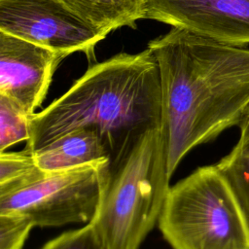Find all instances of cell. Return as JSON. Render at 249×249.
Returning <instances> with one entry per match:
<instances>
[{
    "mask_svg": "<svg viewBox=\"0 0 249 249\" xmlns=\"http://www.w3.org/2000/svg\"><path fill=\"white\" fill-rule=\"evenodd\" d=\"M46 173L31 154L24 151L0 153V196L22 189Z\"/></svg>",
    "mask_w": 249,
    "mask_h": 249,
    "instance_id": "cell-11",
    "label": "cell"
},
{
    "mask_svg": "<svg viewBox=\"0 0 249 249\" xmlns=\"http://www.w3.org/2000/svg\"><path fill=\"white\" fill-rule=\"evenodd\" d=\"M160 128L147 131L111 176L90 222L104 249H138L159 222L169 180Z\"/></svg>",
    "mask_w": 249,
    "mask_h": 249,
    "instance_id": "cell-3",
    "label": "cell"
},
{
    "mask_svg": "<svg viewBox=\"0 0 249 249\" xmlns=\"http://www.w3.org/2000/svg\"><path fill=\"white\" fill-rule=\"evenodd\" d=\"M159 228L173 249H249V224L215 164L169 188Z\"/></svg>",
    "mask_w": 249,
    "mask_h": 249,
    "instance_id": "cell-4",
    "label": "cell"
},
{
    "mask_svg": "<svg viewBox=\"0 0 249 249\" xmlns=\"http://www.w3.org/2000/svg\"><path fill=\"white\" fill-rule=\"evenodd\" d=\"M90 28L106 37L122 26L135 27L145 18L148 0H58Z\"/></svg>",
    "mask_w": 249,
    "mask_h": 249,
    "instance_id": "cell-10",
    "label": "cell"
},
{
    "mask_svg": "<svg viewBox=\"0 0 249 249\" xmlns=\"http://www.w3.org/2000/svg\"><path fill=\"white\" fill-rule=\"evenodd\" d=\"M110 176V161L47 172L24 188L0 196V213L21 215L34 227L90 223L99 210Z\"/></svg>",
    "mask_w": 249,
    "mask_h": 249,
    "instance_id": "cell-5",
    "label": "cell"
},
{
    "mask_svg": "<svg viewBox=\"0 0 249 249\" xmlns=\"http://www.w3.org/2000/svg\"><path fill=\"white\" fill-rule=\"evenodd\" d=\"M31 117L16 103L0 95V153L30 138Z\"/></svg>",
    "mask_w": 249,
    "mask_h": 249,
    "instance_id": "cell-12",
    "label": "cell"
},
{
    "mask_svg": "<svg viewBox=\"0 0 249 249\" xmlns=\"http://www.w3.org/2000/svg\"><path fill=\"white\" fill-rule=\"evenodd\" d=\"M145 18L226 45L249 47V0H148Z\"/></svg>",
    "mask_w": 249,
    "mask_h": 249,
    "instance_id": "cell-7",
    "label": "cell"
},
{
    "mask_svg": "<svg viewBox=\"0 0 249 249\" xmlns=\"http://www.w3.org/2000/svg\"><path fill=\"white\" fill-rule=\"evenodd\" d=\"M160 76V132L168 175L195 147L238 125L249 105V47L172 27L148 44Z\"/></svg>",
    "mask_w": 249,
    "mask_h": 249,
    "instance_id": "cell-1",
    "label": "cell"
},
{
    "mask_svg": "<svg viewBox=\"0 0 249 249\" xmlns=\"http://www.w3.org/2000/svg\"><path fill=\"white\" fill-rule=\"evenodd\" d=\"M238 127L240 128L239 139L232 150L240 154H249V105L241 117Z\"/></svg>",
    "mask_w": 249,
    "mask_h": 249,
    "instance_id": "cell-16",
    "label": "cell"
},
{
    "mask_svg": "<svg viewBox=\"0 0 249 249\" xmlns=\"http://www.w3.org/2000/svg\"><path fill=\"white\" fill-rule=\"evenodd\" d=\"M215 165L233 191L249 224V154L231 150Z\"/></svg>",
    "mask_w": 249,
    "mask_h": 249,
    "instance_id": "cell-13",
    "label": "cell"
},
{
    "mask_svg": "<svg viewBox=\"0 0 249 249\" xmlns=\"http://www.w3.org/2000/svg\"><path fill=\"white\" fill-rule=\"evenodd\" d=\"M33 227L21 215L0 213V249H22Z\"/></svg>",
    "mask_w": 249,
    "mask_h": 249,
    "instance_id": "cell-14",
    "label": "cell"
},
{
    "mask_svg": "<svg viewBox=\"0 0 249 249\" xmlns=\"http://www.w3.org/2000/svg\"><path fill=\"white\" fill-rule=\"evenodd\" d=\"M42 249H104L91 223L82 229L67 231L46 243Z\"/></svg>",
    "mask_w": 249,
    "mask_h": 249,
    "instance_id": "cell-15",
    "label": "cell"
},
{
    "mask_svg": "<svg viewBox=\"0 0 249 249\" xmlns=\"http://www.w3.org/2000/svg\"><path fill=\"white\" fill-rule=\"evenodd\" d=\"M161 86L150 49L119 53L90 66L59 98L31 117L25 153L74 129L99 132L117 166L149 130L160 128Z\"/></svg>",
    "mask_w": 249,
    "mask_h": 249,
    "instance_id": "cell-2",
    "label": "cell"
},
{
    "mask_svg": "<svg viewBox=\"0 0 249 249\" xmlns=\"http://www.w3.org/2000/svg\"><path fill=\"white\" fill-rule=\"evenodd\" d=\"M62 59L49 49L0 31V95L33 115Z\"/></svg>",
    "mask_w": 249,
    "mask_h": 249,
    "instance_id": "cell-8",
    "label": "cell"
},
{
    "mask_svg": "<svg viewBox=\"0 0 249 249\" xmlns=\"http://www.w3.org/2000/svg\"><path fill=\"white\" fill-rule=\"evenodd\" d=\"M0 31L49 49L63 58L82 52L94 58L105 37L58 0H0Z\"/></svg>",
    "mask_w": 249,
    "mask_h": 249,
    "instance_id": "cell-6",
    "label": "cell"
},
{
    "mask_svg": "<svg viewBox=\"0 0 249 249\" xmlns=\"http://www.w3.org/2000/svg\"><path fill=\"white\" fill-rule=\"evenodd\" d=\"M45 172H56L93 162L110 161L109 150L99 134L90 127L71 130L30 153Z\"/></svg>",
    "mask_w": 249,
    "mask_h": 249,
    "instance_id": "cell-9",
    "label": "cell"
}]
</instances>
